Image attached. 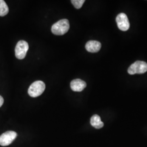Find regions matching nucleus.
Listing matches in <instances>:
<instances>
[{
    "label": "nucleus",
    "instance_id": "1",
    "mask_svg": "<svg viewBox=\"0 0 147 147\" xmlns=\"http://www.w3.org/2000/svg\"><path fill=\"white\" fill-rule=\"evenodd\" d=\"M70 25L67 19H62L54 24L51 27L53 34L57 36H62L69 30Z\"/></svg>",
    "mask_w": 147,
    "mask_h": 147
},
{
    "label": "nucleus",
    "instance_id": "2",
    "mask_svg": "<svg viewBox=\"0 0 147 147\" xmlns=\"http://www.w3.org/2000/svg\"><path fill=\"white\" fill-rule=\"evenodd\" d=\"M45 89V84L42 81H36L30 86L28 93L32 98H36L42 94Z\"/></svg>",
    "mask_w": 147,
    "mask_h": 147
},
{
    "label": "nucleus",
    "instance_id": "3",
    "mask_svg": "<svg viewBox=\"0 0 147 147\" xmlns=\"http://www.w3.org/2000/svg\"><path fill=\"white\" fill-rule=\"evenodd\" d=\"M147 71V63L144 61H137L135 63L132 64L128 68V73L130 75H134L135 74L145 73Z\"/></svg>",
    "mask_w": 147,
    "mask_h": 147
},
{
    "label": "nucleus",
    "instance_id": "4",
    "mask_svg": "<svg viewBox=\"0 0 147 147\" xmlns=\"http://www.w3.org/2000/svg\"><path fill=\"white\" fill-rule=\"evenodd\" d=\"M28 49L29 46L27 42L25 40H20L17 43L15 48L16 57L19 59H24Z\"/></svg>",
    "mask_w": 147,
    "mask_h": 147
},
{
    "label": "nucleus",
    "instance_id": "5",
    "mask_svg": "<svg viewBox=\"0 0 147 147\" xmlns=\"http://www.w3.org/2000/svg\"><path fill=\"white\" fill-rule=\"evenodd\" d=\"M17 136L16 132L13 131H8L0 136V145L3 147L10 145Z\"/></svg>",
    "mask_w": 147,
    "mask_h": 147
},
{
    "label": "nucleus",
    "instance_id": "6",
    "mask_svg": "<svg viewBox=\"0 0 147 147\" xmlns=\"http://www.w3.org/2000/svg\"><path fill=\"white\" fill-rule=\"evenodd\" d=\"M116 22L119 29L122 31H126L130 27V23L128 18L125 14L121 13L116 18Z\"/></svg>",
    "mask_w": 147,
    "mask_h": 147
},
{
    "label": "nucleus",
    "instance_id": "7",
    "mask_svg": "<svg viewBox=\"0 0 147 147\" xmlns=\"http://www.w3.org/2000/svg\"><path fill=\"white\" fill-rule=\"evenodd\" d=\"M86 86V83L81 79H75L70 82V88L74 92H81Z\"/></svg>",
    "mask_w": 147,
    "mask_h": 147
},
{
    "label": "nucleus",
    "instance_id": "8",
    "mask_svg": "<svg viewBox=\"0 0 147 147\" xmlns=\"http://www.w3.org/2000/svg\"><path fill=\"white\" fill-rule=\"evenodd\" d=\"M85 47L86 50L89 53H97L100 50L101 44L99 42L96 40H90L86 43Z\"/></svg>",
    "mask_w": 147,
    "mask_h": 147
},
{
    "label": "nucleus",
    "instance_id": "9",
    "mask_svg": "<svg viewBox=\"0 0 147 147\" xmlns=\"http://www.w3.org/2000/svg\"><path fill=\"white\" fill-rule=\"evenodd\" d=\"M90 124L97 129L102 128L104 125V123L101 121L100 116L97 115H94L92 117L90 118Z\"/></svg>",
    "mask_w": 147,
    "mask_h": 147
},
{
    "label": "nucleus",
    "instance_id": "10",
    "mask_svg": "<svg viewBox=\"0 0 147 147\" xmlns=\"http://www.w3.org/2000/svg\"><path fill=\"white\" fill-rule=\"evenodd\" d=\"M9 12V8L3 0H0V16H5Z\"/></svg>",
    "mask_w": 147,
    "mask_h": 147
},
{
    "label": "nucleus",
    "instance_id": "11",
    "mask_svg": "<svg viewBox=\"0 0 147 147\" xmlns=\"http://www.w3.org/2000/svg\"><path fill=\"white\" fill-rule=\"evenodd\" d=\"M85 2L84 0H72L71 1V3L73 5L75 8L80 9L82 7Z\"/></svg>",
    "mask_w": 147,
    "mask_h": 147
},
{
    "label": "nucleus",
    "instance_id": "12",
    "mask_svg": "<svg viewBox=\"0 0 147 147\" xmlns=\"http://www.w3.org/2000/svg\"><path fill=\"white\" fill-rule=\"evenodd\" d=\"M4 102V99L2 96L0 95V107L3 105Z\"/></svg>",
    "mask_w": 147,
    "mask_h": 147
}]
</instances>
